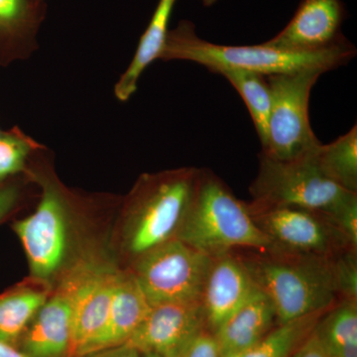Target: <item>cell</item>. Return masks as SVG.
<instances>
[{
    "label": "cell",
    "mask_w": 357,
    "mask_h": 357,
    "mask_svg": "<svg viewBox=\"0 0 357 357\" xmlns=\"http://www.w3.org/2000/svg\"><path fill=\"white\" fill-rule=\"evenodd\" d=\"M20 187L16 184L0 185V222L14 210L20 202Z\"/></svg>",
    "instance_id": "obj_27"
},
{
    "label": "cell",
    "mask_w": 357,
    "mask_h": 357,
    "mask_svg": "<svg viewBox=\"0 0 357 357\" xmlns=\"http://www.w3.org/2000/svg\"><path fill=\"white\" fill-rule=\"evenodd\" d=\"M206 328L201 303L156 305L151 307L126 344L141 354L156 352L178 357L187 342Z\"/></svg>",
    "instance_id": "obj_11"
},
{
    "label": "cell",
    "mask_w": 357,
    "mask_h": 357,
    "mask_svg": "<svg viewBox=\"0 0 357 357\" xmlns=\"http://www.w3.org/2000/svg\"><path fill=\"white\" fill-rule=\"evenodd\" d=\"M176 2L177 0H159L130 64L115 84L114 96L119 102H126L130 100L137 91L138 83L144 70L154 61L159 60L170 30L169 22Z\"/></svg>",
    "instance_id": "obj_18"
},
{
    "label": "cell",
    "mask_w": 357,
    "mask_h": 357,
    "mask_svg": "<svg viewBox=\"0 0 357 357\" xmlns=\"http://www.w3.org/2000/svg\"><path fill=\"white\" fill-rule=\"evenodd\" d=\"M333 266L340 300H357L356 249H349L337 255Z\"/></svg>",
    "instance_id": "obj_25"
},
{
    "label": "cell",
    "mask_w": 357,
    "mask_h": 357,
    "mask_svg": "<svg viewBox=\"0 0 357 357\" xmlns=\"http://www.w3.org/2000/svg\"><path fill=\"white\" fill-rule=\"evenodd\" d=\"M81 357H142V354L135 347L124 344Z\"/></svg>",
    "instance_id": "obj_29"
},
{
    "label": "cell",
    "mask_w": 357,
    "mask_h": 357,
    "mask_svg": "<svg viewBox=\"0 0 357 357\" xmlns=\"http://www.w3.org/2000/svg\"><path fill=\"white\" fill-rule=\"evenodd\" d=\"M323 73L305 70L268 76L272 107L266 144L261 154L289 161L311 153L321 144L311 128L309 102L311 91Z\"/></svg>",
    "instance_id": "obj_7"
},
{
    "label": "cell",
    "mask_w": 357,
    "mask_h": 357,
    "mask_svg": "<svg viewBox=\"0 0 357 357\" xmlns=\"http://www.w3.org/2000/svg\"><path fill=\"white\" fill-rule=\"evenodd\" d=\"M220 75L229 82L245 102L261 146H264L268 137V126L272 107L271 89L267 77L237 70H225Z\"/></svg>",
    "instance_id": "obj_22"
},
{
    "label": "cell",
    "mask_w": 357,
    "mask_h": 357,
    "mask_svg": "<svg viewBox=\"0 0 357 357\" xmlns=\"http://www.w3.org/2000/svg\"><path fill=\"white\" fill-rule=\"evenodd\" d=\"M142 357H175L164 356V354H156V352H146V354H142Z\"/></svg>",
    "instance_id": "obj_32"
},
{
    "label": "cell",
    "mask_w": 357,
    "mask_h": 357,
    "mask_svg": "<svg viewBox=\"0 0 357 357\" xmlns=\"http://www.w3.org/2000/svg\"><path fill=\"white\" fill-rule=\"evenodd\" d=\"M213 256L176 238L141 256L136 280L149 304L201 303Z\"/></svg>",
    "instance_id": "obj_9"
},
{
    "label": "cell",
    "mask_w": 357,
    "mask_h": 357,
    "mask_svg": "<svg viewBox=\"0 0 357 357\" xmlns=\"http://www.w3.org/2000/svg\"><path fill=\"white\" fill-rule=\"evenodd\" d=\"M70 337L72 305L65 288L40 307L21 338L20 349L30 357L69 356Z\"/></svg>",
    "instance_id": "obj_14"
},
{
    "label": "cell",
    "mask_w": 357,
    "mask_h": 357,
    "mask_svg": "<svg viewBox=\"0 0 357 357\" xmlns=\"http://www.w3.org/2000/svg\"><path fill=\"white\" fill-rule=\"evenodd\" d=\"M34 1H36L37 3L43 4V6H45V2H46V0H34Z\"/></svg>",
    "instance_id": "obj_34"
},
{
    "label": "cell",
    "mask_w": 357,
    "mask_h": 357,
    "mask_svg": "<svg viewBox=\"0 0 357 357\" xmlns=\"http://www.w3.org/2000/svg\"><path fill=\"white\" fill-rule=\"evenodd\" d=\"M151 309L132 272H119L109 318L102 331L84 347L81 356L126 344Z\"/></svg>",
    "instance_id": "obj_15"
},
{
    "label": "cell",
    "mask_w": 357,
    "mask_h": 357,
    "mask_svg": "<svg viewBox=\"0 0 357 357\" xmlns=\"http://www.w3.org/2000/svg\"><path fill=\"white\" fill-rule=\"evenodd\" d=\"M291 357H330L314 331Z\"/></svg>",
    "instance_id": "obj_28"
},
{
    "label": "cell",
    "mask_w": 357,
    "mask_h": 357,
    "mask_svg": "<svg viewBox=\"0 0 357 357\" xmlns=\"http://www.w3.org/2000/svg\"><path fill=\"white\" fill-rule=\"evenodd\" d=\"M314 332L332 357H357V300H340L319 319Z\"/></svg>",
    "instance_id": "obj_19"
},
{
    "label": "cell",
    "mask_w": 357,
    "mask_h": 357,
    "mask_svg": "<svg viewBox=\"0 0 357 357\" xmlns=\"http://www.w3.org/2000/svg\"><path fill=\"white\" fill-rule=\"evenodd\" d=\"M44 17L45 6L34 0H0V65L33 55Z\"/></svg>",
    "instance_id": "obj_16"
},
{
    "label": "cell",
    "mask_w": 357,
    "mask_h": 357,
    "mask_svg": "<svg viewBox=\"0 0 357 357\" xmlns=\"http://www.w3.org/2000/svg\"><path fill=\"white\" fill-rule=\"evenodd\" d=\"M277 321L273 305L258 289L252 297L213 333L222 354L245 352L257 344Z\"/></svg>",
    "instance_id": "obj_17"
},
{
    "label": "cell",
    "mask_w": 357,
    "mask_h": 357,
    "mask_svg": "<svg viewBox=\"0 0 357 357\" xmlns=\"http://www.w3.org/2000/svg\"><path fill=\"white\" fill-rule=\"evenodd\" d=\"M244 352H225L220 357H243Z\"/></svg>",
    "instance_id": "obj_31"
},
{
    "label": "cell",
    "mask_w": 357,
    "mask_h": 357,
    "mask_svg": "<svg viewBox=\"0 0 357 357\" xmlns=\"http://www.w3.org/2000/svg\"><path fill=\"white\" fill-rule=\"evenodd\" d=\"M257 290L241 257L232 251L213 256L201 300L206 328L217 332Z\"/></svg>",
    "instance_id": "obj_13"
},
{
    "label": "cell",
    "mask_w": 357,
    "mask_h": 357,
    "mask_svg": "<svg viewBox=\"0 0 357 357\" xmlns=\"http://www.w3.org/2000/svg\"><path fill=\"white\" fill-rule=\"evenodd\" d=\"M47 299L46 292L34 288L16 289L0 295V342L17 347Z\"/></svg>",
    "instance_id": "obj_20"
},
{
    "label": "cell",
    "mask_w": 357,
    "mask_h": 357,
    "mask_svg": "<svg viewBox=\"0 0 357 357\" xmlns=\"http://www.w3.org/2000/svg\"><path fill=\"white\" fill-rule=\"evenodd\" d=\"M0 134H1V130H0Z\"/></svg>",
    "instance_id": "obj_35"
},
{
    "label": "cell",
    "mask_w": 357,
    "mask_h": 357,
    "mask_svg": "<svg viewBox=\"0 0 357 357\" xmlns=\"http://www.w3.org/2000/svg\"><path fill=\"white\" fill-rule=\"evenodd\" d=\"M199 1H201V3L203 4L204 7H211L215 6L218 0H199Z\"/></svg>",
    "instance_id": "obj_33"
},
{
    "label": "cell",
    "mask_w": 357,
    "mask_h": 357,
    "mask_svg": "<svg viewBox=\"0 0 357 357\" xmlns=\"http://www.w3.org/2000/svg\"><path fill=\"white\" fill-rule=\"evenodd\" d=\"M251 217L269 239L266 251L280 255L335 257L357 246L323 213L288 206L248 204Z\"/></svg>",
    "instance_id": "obj_8"
},
{
    "label": "cell",
    "mask_w": 357,
    "mask_h": 357,
    "mask_svg": "<svg viewBox=\"0 0 357 357\" xmlns=\"http://www.w3.org/2000/svg\"><path fill=\"white\" fill-rule=\"evenodd\" d=\"M345 16L342 0H301L287 26L265 43L287 51L325 50L345 39Z\"/></svg>",
    "instance_id": "obj_12"
},
{
    "label": "cell",
    "mask_w": 357,
    "mask_h": 357,
    "mask_svg": "<svg viewBox=\"0 0 357 357\" xmlns=\"http://www.w3.org/2000/svg\"><path fill=\"white\" fill-rule=\"evenodd\" d=\"M0 357H30L13 345L0 342Z\"/></svg>",
    "instance_id": "obj_30"
},
{
    "label": "cell",
    "mask_w": 357,
    "mask_h": 357,
    "mask_svg": "<svg viewBox=\"0 0 357 357\" xmlns=\"http://www.w3.org/2000/svg\"><path fill=\"white\" fill-rule=\"evenodd\" d=\"M44 148L17 126L0 134V182L24 172L33 155Z\"/></svg>",
    "instance_id": "obj_24"
},
{
    "label": "cell",
    "mask_w": 357,
    "mask_h": 357,
    "mask_svg": "<svg viewBox=\"0 0 357 357\" xmlns=\"http://www.w3.org/2000/svg\"><path fill=\"white\" fill-rule=\"evenodd\" d=\"M314 161L326 177L347 191L357 192V128L330 144L314 149Z\"/></svg>",
    "instance_id": "obj_21"
},
{
    "label": "cell",
    "mask_w": 357,
    "mask_h": 357,
    "mask_svg": "<svg viewBox=\"0 0 357 357\" xmlns=\"http://www.w3.org/2000/svg\"><path fill=\"white\" fill-rule=\"evenodd\" d=\"M330 357H332V356H330Z\"/></svg>",
    "instance_id": "obj_36"
},
{
    "label": "cell",
    "mask_w": 357,
    "mask_h": 357,
    "mask_svg": "<svg viewBox=\"0 0 357 357\" xmlns=\"http://www.w3.org/2000/svg\"><path fill=\"white\" fill-rule=\"evenodd\" d=\"M335 257L258 250V255L241 258L256 286L273 305L277 323L281 325L328 311L340 301L333 266Z\"/></svg>",
    "instance_id": "obj_2"
},
{
    "label": "cell",
    "mask_w": 357,
    "mask_h": 357,
    "mask_svg": "<svg viewBox=\"0 0 357 357\" xmlns=\"http://www.w3.org/2000/svg\"><path fill=\"white\" fill-rule=\"evenodd\" d=\"M356 55V47L347 38L331 48L314 52L283 50L265 42L250 46L215 44L201 38L191 21L182 20L169 30L159 60L188 61L218 75L237 70L268 77L305 70L324 74L347 65Z\"/></svg>",
    "instance_id": "obj_1"
},
{
    "label": "cell",
    "mask_w": 357,
    "mask_h": 357,
    "mask_svg": "<svg viewBox=\"0 0 357 357\" xmlns=\"http://www.w3.org/2000/svg\"><path fill=\"white\" fill-rule=\"evenodd\" d=\"M42 190L31 215L14 223L13 229L24 248L34 279L50 280L61 267L69 245V195L45 170H29Z\"/></svg>",
    "instance_id": "obj_6"
},
{
    "label": "cell",
    "mask_w": 357,
    "mask_h": 357,
    "mask_svg": "<svg viewBox=\"0 0 357 357\" xmlns=\"http://www.w3.org/2000/svg\"><path fill=\"white\" fill-rule=\"evenodd\" d=\"M326 312H314L293 319L272 328L255 347L244 352L243 357H291L296 349L314 331Z\"/></svg>",
    "instance_id": "obj_23"
},
{
    "label": "cell",
    "mask_w": 357,
    "mask_h": 357,
    "mask_svg": "<svg viewBox=\"0 0 357 357\" xmlns=\"http://www.w3.org/2000/svg\"><path fill=\"white\" fill-rule=\"evenodd\" d=\"M178 238L210 256L236 248L264 251L271 246L251 217L248 204L239 201L217 175L206 169H201Z\"/></svg>",
    "instance_id": "obj_4"
},
{
    "label": "cell",
    "mask_w": 357,
    "mask_h": 357,
    "mask_svg": "<svg viewBox=\"0 0 357 357\" xmlns=\"http://www.w3.org/2000/svg\"><path fill=\"white\" fill-rule=\"evenodd\" d=\"M119 272L107 267L83 270L66 286L72 305V337L69 357H79L103 330Z\"/></svg>",
    "instance_id": "obj_10"
},
{
    "label": "cell",
    "mask_w": 357,
    "mask_h": 357,
    "mask_svg": "<svg viewBox=\"0 0 357 357\" xmlns=\"http://www.w3.org/2000/svg\"><path fill=\"white\" fill-rule=\"evenodd\" d=\"M311 153L279 161L259 155L257 176L249 188L255 203L288 206L323 213L333 220L357 204V192L342 189L319 170Z\"/></svg>",
    "instance_id": "obj_5"
},
{
    "label": "cell",
    "mask_w": 357,
    "mask_h": 357,
    "mask_svg": "<svg viewBox=\"0 0 357 357\" xmlns=\"http://www.w3.org/2000/svg\"><path fill=\"white\" fill-rule=\"evenodd\" d=\"M220 344L215 333L204 328L187 342L178 357H220Z\"/></svg>",
    "instance_id": "obj_26"
},
{
    "label": "cell",
    "mask_w": 357,
    "mask_h": 357,
    "mask_svg": "<svg viewBox=\"0 0 357 357\" xmlns=\"http://www.w3.org/2000/svg\"><path fill=\"white\" fill-rule=\"evenodd\" d=\"M201 169L142 176L128 206L124 248L134 260L178 238L191 206Z\"/></svg>",
    "instance_id": "obj_3"
}]
</instances>
